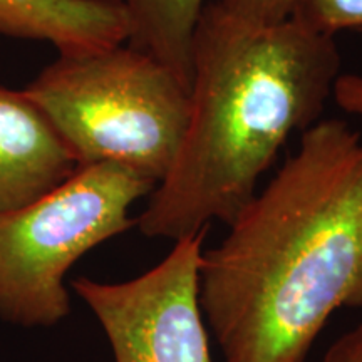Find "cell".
I'll return each instance as SVG.
<instances>
[{"instance_id": "cell-2", "label": "cell", "mask_w": 362, "mask_h": 362, "mask_svg": "<svg viewBox=\"0 0 362 362\" xmlns=\"http://www.w3.org/2000/svg\"><path fill=\"white\" fill-rule=\"evenodd\" d=\"M339 76L334 37L208 2L193 34L187 129L136 218L141 233L176 242L211 220L232 223L288 136L319 121Z\"/></svg>"}, {"instance_id": "cell-1", "label": "cell", "mask_w": 362, "mask_h": 362, "mask_svg": "<svg viewBox=\"0 0 362 362\" xmlns=\"http://www.w3.org/2000/svg\"><path fill=\"white\" fill-rule=\"evenodd\" d=\"M203 250L200 305L225 362H304L339 309L362 307V138L339 119L300 146Z\"/></svg>"}, {"instance_id": "cell-5", "label": "cell", "mask_w": 362, "mask_h": 362, "mask_svg": "<svg viewBox=\"0 0 362 362\" xmlns=\"http://www.w3.org/2000/svg\"><path fill=\"white\" fill-rule=\"evenodd\" d=\"M208 228L176 240L165 260L128 282L72 280V291L96 315L116 362H214L200 305Z\"/></svg>"}, {"instance_id": "cell-6", "label": "cell", "mask_w": 362, "mask_h": 362, "mask_svg": "<svg viewBox=\"0 0 362 362\" xmlns=\"http://www.w3.org/2000/svg\"><path fill=\"white\" fill-rule=\"evenodd\" d=\"M78 168L29 94L0 86V211L37 200Z\"/></svg>"}, {"instance_id": "cell-8", "label": "cell", "mask_w": 362, "mask_h": 362, "mask_svg": "<svg viewBox=\"0 0 362 362\" xmlns=\"http://www.w3.org/2000/svg\"><path fill=\"white\" fill-rule=\"evenodd\" d=\"M131 19L129 45L151 54L189 88L192 44L208 0H121Z\"/></svg>"}, {"instance_id": "cell-4", "label": "cell", "mask_w": 362, "mask_h": 362, "mask_svg": "<svg viewBox=\"0 0 362 362\" xmlns=\"http://www.w3.org/2000/svg\"><path fill=\"white\" fill-rule=\"evenodd\" d=\"M156 183L116 163L79 166L37 200L0 211V319L51 327L71 312L64 279L84 253L136 225Z\"/></svg>"}, {"instance_id": "cell-7", "label": "cell", "mask_w": 362, "mask_h": 362, "mask_svg": "<svg viewBox=\"0 0 362 362\" xmlns=\"http://www.w3.org/2000/svg\"><path fill=\"white\" fill-rule=\"evenodd\" d=\"M0 35L88 54L128 42L131 19L121 0H0Z\"/></svg>"}, {"instance_id": "cell-11", "label": "cell", "mask_w": 362, "mask_h": 362, "mask_svg": "<svg viewBox=\"0 0 362 362\" xmlns=\"http://www.w3.org/2000/svg\"><path fill=\"white\" fill-rule=\"evenodd\" d=\"M332 94L341 110L362 117V76L341 74L334 84Z\"/></svg>"}, {"instance_id": "cell-9", "label": "cell", "mask_w": 362, "mask_h": 362, "mask_svg": "<svg viewBox=\"0 0 362 362\" xmlns=\"http://www.w3.org/2000/svg\"><path fill=\"white\" fill-rule=\"evenodd\" d=\"M288 19L334 37L341 30L362 29V0H296Z\"/></svg>"}, {"instance_id": "cell-12", "label": "cell", "mask_w": 362, "mask_h": 362, "mask_svg": "<svg viewBox=\"0 0 362 362\" xmlns=\"http://www.w3.org/2000/svg\"><path fill=\"white\" fill-rule=\"evenodd\" d=\"M322 362H362V324L339 337Z\"/></svg>"}, {"instance_id": "cell-3", "label": "cell", "mask_w": 362, "mask_h": 362, "mask_svg": "<svg viewBox=\"0 0 362 362\" xmlns=\"http://www.w3.org/2000/svg\"><path fill=\"white\" fill-rule=\"evenodd\" d=\"M79 166L116 163L158 185L188 123V88L133 45L59 54L24 89Z\"/></svg>"}, {"instance_id": "cell-10", "label": "cell", "mask_w": 362, "mask_h": 362, "mask_svg": "<svg viewBox=\"0 0 362 362\" xmlns=\"http://www.w3.org/2000/svg\"><path fill=\"white\" fill-rule=\"evenodd\" d=\"M296 0H218V4L238 19L267 25L284 22L291 17Z\"/></svg>"}]
</instances>
